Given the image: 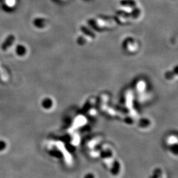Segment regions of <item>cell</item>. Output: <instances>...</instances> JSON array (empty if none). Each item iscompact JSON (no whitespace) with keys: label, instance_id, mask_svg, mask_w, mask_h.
Segmentation results:
<instances>
[{"label":"cell","instance_id":"obj_1","mask_svg":"<svg viewBox=\"0 0 178 178\" xmlns=\"http://www.w3.org/2000/svg\"><path fill=\"white\" fill-rule=\"evenodd\" d=\"M15 40V36L13 34H10L8 36L6 39L2 44V50L3 51H6L9 47H11L13 44V43Z\"/></svg>","mask_w":178,"mask_h":178},{"label":"cell","instance_id":"obj_2","mask_svg":"<svg viewBox=\"0 0 178 178\" xmlns=\"http://www.w3.org/2000/svg\"><path fill=\"white\" fill-rule=\"evenodd\" d=\"M150 178H166V176L164 171H162V169H155V171L152 173V176H150Z\"/></svg>","mask_w":178,"mask_h":178},{"label":"cell","instance_id":"obj_3","mask_svg":"<svg viewBox=\"0 0 178 178\" xmlns=\"http://www.w3.org/2000/svg\"><path fill=\"white\" fill-rule=\"evenodd\" d=\"M16 52L19 56H23L26 52V47L23 45H18L16 48Z\"/></svg>","mask_w":178,"mask_h":178},{"label":"cell","instance_id":"obj_4","mask_svg":"<svg viewBox=\"0 0 178 178\" xmlns=\"http://www.w3.org/2000/svg\"><path fill=\"white\" fill-rule=\"evenodd\" d=\"M121 3L124 4V5H133L134 4V2L133 1V0H124V1L121 2Z\"/></svg>","mask_w":178,"mask_h":178},{"label":"cell","instance_id":"obj_5","mask_svg":"<svg viewBox=\"0 0 178 178\" xmlns=\"http://www.w3.org/2000/svg\"><path fill=\"white\" fill-rule=\"evenodd\" d=\"M6 147V143L5 142H4L3 141H0V151L5 149Z\"/></svg>","mask_w":178,"mask_h":178},{"label":"cell","instance_id":"obj_6","mask_svg":"<svg viewBox=\"0 0 178 178\" xmlns=\"http://www.w3.org/2000/svg\"><path fill=\"white\" fill-rule=\"evenodd\" d=\"M2 80V77H1V74H0V81Z\"/></svg>","mask_w":178,"mask_h":178}]
</instances>
